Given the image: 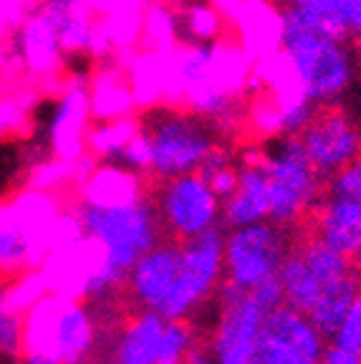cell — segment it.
<instances>
[{
  "label": "cell",
  "instance_id": "6da1fadb",
  "mask_svg": "<svg viewBox=\"0 0 361 364\" xmlns=\"http://www.w3.org/2000/svg\"><path fill=\"white\" fill-rule=\"evenodd\" d=\"M250 74L253 58L230 36L217 43H180L167 53L164 102L190 109L225 129L240 112Z\"/></svg>",
  "mask_w": 361,
  "mask_h": 364
},
{
  "label": "cell",
  "instance_id": "7a4b0ae2",
  "mask_svg": "<svg viewBox=\"0 0 361 364\" xmlns=\"http://www.w3.org/2000/svg\"><path fill=\"white\" fill-rule=\"evenodd\" d=\"M281 51L301 94L318 109L339 107L354 89L361 61L351 38L323 33L288 3H283Z\"/></svg>",
  "mask_w": 361,
  "mask_h": 364
},
{
  "label": "cell",
  "instance_id": "3957f363",
  "mask_svg": "<svg viewBox=\"0 0 361 364\" xmlns=\"http://www.w3.org/2000/svg\"><path fill=\"white\" fill-rule=\"evenodd\" d=\"M136 119L149 147L147 175L154 180L200 172L220 144V127L177 104H154L141 109Z\"/></svg>",
  "mask_w": 361,
  "mask_h": 364
},
{
  "label": "cell",
  "instance_id": "277c9868",
  "mask_svg": "<svg viewBox=\"0 0 361 364\" xmlns=\"http://www.w3.org/2000/svg\"><path fill=\"white\" fill-rule=\"evenodd\" d=\"M94 347V316L79 299L45 294L23 316V364H86Z\"/></svg>",
  "mask_w": 361,
  "mask_h": 364
},
{
  "label": "cell",
  "instance_id": "5b68a950",
  "mask_svg": "<svg viewBox=\"0 0 361 364\" xmlns=\"http://www.w3.org/2000/svg\"><path fill=\"white\" fill-rule=\"evenodd\" d=\"M258 152L268 175V220L283 228H296L316 208L323 193V180L308 162L298 136L281 134L263 139Z\"/></svg>",
  "mask_w": 361,
  "mask_h": 364
},
{
  "label": "cell",
  "instance_id": "8992f818",
  "mask_svg": "<svg viewBox=\"0 0 361 364\" xmlns=\"http://www.w3.org/2000/svg\"><path fill=\"white\" fill-rule=\"evenodd\" d=\"M76 210L84 223V233L102 245L109 266L124 279V284L131 266L164 238V230L149 198L126 208L79 205Z\"/></svg>",
  "mask_w": 361,
  "mask_h": 364
},
{
  "label": "cell",
  "instance_id": "52a82bcc",
  "mask_svg": "<svg viewBox=\"0 0 361 364\" xmlns=\"http://www.w3.org/2000/svg\"><path fill=\"white\" fill-rule=\"evenodd\" d=\"M225 230L210 228L195 238L180 240V271L170 299L164 304V318H190L208 301H212L225 284Z\"/></svg>",
  "mask_w": 361,
  "mask_h": 364
},
{
  "label": "cell",
  "instance_id": "ba28073f",
  "mask_svg": "<svg viewBox=\"0 0 361 364\" xmlns=\"http://www.w3.org/2000/svg\"><path fill=\"white\" fill-rule=\"evenodd\" d=\"M288 230L291 228H283L273 220L227 228L225 248H222L225 284L253 291L266 281L278 279L288 250L293 248Z\"/></svg>",
  "mask_w": 361,
  "mask_h": 364
},
{
  "label": "cell",
  "instance_id": "9c48e42d",
  "mask_svg": "<svg viewBox=\"0 0 361 364\" xmlns=\"http://www.w3.org/2000/svg\"><path fill=\"white\" fill-rule=\"evenodd\" d=\"M311 228L318 240L361 266V157L323 180Z\"/></svg>",
  "mask_w": 361,
  "mask_h": 364
},
{
  "label": "cell",
  "instance_id": "30bf717a",
  "mask_svg": "<svg viewBox=\"0 0 361 364\" xmlns=\"http://www.w3.org/2000/svg\"><path fill=\"white\" fill-rule=\"evenodd\" d=\"M149 200L164 235L172 240L195 238L210 228L222 225V200L200 172L157 180Z\"/></svg>",
  "mask_w": 361,
  "mask_h": 364
},
{
  "label": "cell",
  "instance_id": "8fae6325",
  "mask_svg": "<svg viewBox=\"0 0 361 364\" xmlns=\"http://www.w3.org/2000/svg\"><path fill=\"white\" fill-rule=\"evenodd\" d=\"M268 309L250 291L222 284L217 316L210 334V352L217 364H258L260 329Z\"/></svg>",
  "mask_w": 361,
  "mask_h": 364
},
{
  "label": "cell",
  "instance_id": "7c38bea8",
  "mask_svg": "<svg viewBox=\"0 0 361 364\" xmlns=\"http://www.w3.org/2000/svg\"><path fill=\"white\" fill-rule=\"evenodd\" d=\"M326 347L328 339L308 314L281 304L263 318L258 364H318Z\"/></svg>",
  "mask_w": 361,
  "mask_h": 364
},
{
  "label": "cell",
  "instance_id": "4fadbf2b",
  "mask_svg": "<svg viewBox=\"0 0 361 364\" xmlns=\"http://www.w3.org/2000/svg\"><path fill=\"white\" fill-rule=\"evenodd\" d=\"M298 139L321 180H328L333 172L361 157V124L339 107L318 109Z\"/></svg>",
  "mask_w": 361,
  "mask_h": 364
},
{
  "label": "cell",
  "instance_id": "5bb4252c",
  "mask_svg": "<svg viewBox=\"0 0 361 364\" xmlns=\"http://www.w3.org/2000/svg\"><path fill=\"white\" fill-rule=\"evenodd\" d=\"M94 122L89 99V76H68L58 89L48 114V144L53 157L79 162L86 157V134Z\"/></svg>",
  "mask_w": 361,
  "mask_h": 364
},
{
  "label": "cell",
  "instance_id": "9a60e30c",
  "mask_svg": "<svg viewBox=\"0 0 361 364\" xmlns=\"http://www.w3.org/2000/svg\"><path fill=\"white\" fill-rule=\"evenodd\" d=\"M11 51L18 61V68L31 79H53L61 74L66 63L56 26L41 6L23 13V18L13 28Z\"/></svg>",
  "mask_w": 361,
  "mask_h": 364
},
{
  "label": "cell",
  "instance_id": "2e32d148",
  "mask_svg": "<svg viewBox=\"0 0 361 364\" xmlns=\"http://www.w3.org/2000/svg\"><path fill=\"white\" fill-rule=\"evenodd\" d=\"M177 271H180V240L162 238L131 266L126 276L124 286L134 306L162 314L177 284Z\"/></svg>",
  "mask_w": 361,
  "mask_h": 364
},
{
  "label": "cell",
  "instance_id": "e0dca14e",
  "mask_svg": "<svg viewBox=\"0 0 361 364\" xmlns=\"http://www.w3.org/2000/svg\"><path fill=\"white\" fill-rule=\"evenodd\" d=\"M283 3L281 0H240L227 13V36L253 61L281 48Z\"/></svg>",
  "mask_w": 361,
  "mask_h": 364
},
{
  "label": "cell",
  "instance_id": "ac0fdd59",
  "mask_svg": "<svg viewBox=\"0 0 361 364\" xmlns=\"http://www.w3.org/2000/svg\"><path fill=\"white\" fill-rule=\"evenodd\" d=\"M76 188L79 205L89 208H126L149 198L144 175L122 162H94Z\"/></svg>",
  "mask_w": 361,
  "mask_h": 364
},
{
  "label": "cell",
  "instance_id": "d6986e66",
  "mask_svg": "<svg viewBox=\"0 0 361 364\" xmlns=\"http://www.w3.org/2000/svg\"><path fill=\"white\" fill-rule=\"evenodd\" d=\"M271 195H268V175L260 162V152H250L240 159L237 185L222 200V225L237 228L250 223L268 220Z\"/></svg>",
  "mask_w": 361,
  "mask_h": 364
},
{
  "label": "cell",
  "instance_id": "ffe728a7",
  "mask_svg": "<svg viewBox=\"0 0 361 364\" xmlns=\"http://www.w3.org/2000/svg\"><path fill=\"white\" fill-rule=\"evenodd\" d=\"M13 203L18 208L23 233L28 240L31 268H38L43 258L51 253L53 230H56V223L63 213V203L58 193H48V190L38 188H26L13 198Z\"/></svg>",
  "mask_w": 361,
  "mask_h": 364
},
{
  "label": "cell",
  "instance_id": "44dd1931",
  "mask_svg": "<svg viewBox=\"0 0 361 364\" xmlns=\"http://www.w3.org/2000/svg\"><path fill=\"white\" fill-rule=\"evenodd\" d=\"M167 318L157 311H139L126 318L117 336L112 352V364H154L162 347Z\"/></svg>",
  "mask_w": 361,
  "mask_h": 364
},
{
  "label": "cell",
  "instance_id": "7402d4cb",
  "mask_svg": "<svg viewBox=\"0 0 361 364\" xmlns=\"http://www.w3.org/2000/svg\"><path fill=\"white\" fill-rule=\"evenodd\" d=\"M91 117L99 119H119L139 114L134 91L126 79L124 66H99L89 79Z\"/></svg>",
  "mask_w": 361,
  "mask_h": 364
},
{
  "label": "cell",
  "instance_id": "603a6c76",
  "mask_svg": "<svg viewBox=\"0 0 361 364\" xmlns=\"http://www.w3.org/2000/svg\"><path fill=\"white\" fill-rule=\"evenodd\" d=\"M182 43H217L227 38V16L212 0H177Z\"/></svg>",
  "mask_w": 361,
  "mask_h": 364
},
{
  "label": "cell",
  "instance_id": "cb8c5ba5",
  "mask_svg": "<svg viewBox=\"0 0 361 364\" xmlns=\"http://www.w3.org/2000/svg\"><path fill=\"white\" fill-rule=\"evenodd\" d=\"M124 71L131 84V91H134L139 112L164 102V94H167V53L139 48L129 58V66Z\"/></svg>",
  "mask_w": 361,
  "mask_h": 364
},
{
  "label": "cell",
  "instance_id": "d4e9b609",
  "mask_svg": "<svg viewBox=\"0 0 361 364\" xmlns=\"http://www.w3.org/2000/svg\"><path fill=\"white\" fill-rule=\"evenodd\" d=\"M139 132V119L134 117H119V119H99L91 122L86 134V154L96 162H119L126 144Z\"/></svg>",
  "mask_w": 361,
  "mask_h": 364
},
{
  "label": "cell",
  "instance_id": "484cf974",
  "mask_svg": "<svg viewBox=\"0 0 361 364\" xmlns=\"http://www.w3.org/2000/svg\"><path fill=\"white\" fill-rule=\"evenodd\" d=\"M180 43H182V38H180V23H177L175 6L162 3V0L147 3L144 16H141L139 48L170 53V51H175Z\"/></svg>",
  "mask_w": 361,
  "mask_h": 364
},
{
  "label": "cell",
  "instance_id": "4316f807",
  "mask_svg": "<svg viewBox=\"0 0 361 364\" xmlns=\"http://www.w3.org/2000/svg\"><path fill=\"white\" fill-rule=\"evenodd\" d=\"M31 268L28 240L13 200L0 203V273H21Z\"/></svg>",
  "mask_w": 361,
  "mask_h": 364
},
{
  "label": "cell",
  "instance_id": "83f0119b",
  "mask_svg": "<svg viewBox=\"0 0 361 364\" xmlns=\"http://www.w3.org/2000/svg\"><path fill=\"white\" fill-rule=\"evenodd\" d=\"M359 289H361V273L356 271V273H351L349 279L328 286V289L318 296V301L313 304L308 316L313 318V324L323 331L326 339H331L336 326L341 324V318H344V314L349 311L351 301H354V296L359 294Z\"/></svg>",
  "mask_w": 361,
  "mask_h": 364
},
{
  "label": "cell",
  "instance_id": "f1b7e54d",
  "mask_svg": "<svg viewBox=\"0 0 361 364\" xmlns=\"http://www.w3.org/2000/svg\"><path fill=\"white\" fill-rule=\"evenodd\" d=\"M286 3L323 33L336 36V38H351L346 0H286Z\"/></svg>",
  "mask_w": 361,
  "mask_h": 364
},
{
  "label": "cell",
  "instance_id": "f546056e",
  "mask_svg": "<svg viewBox=\"0 0 361 364\" xmlns=\"http://www.w3.org/2000/svg\"><path fill=\"white\" fill-rule=\"evenodd\" d=\"M237 172H240V159L232 157L222 144H217L212 149V154L203 162V167H200V175L205 177V182L220 200H225L235 190Z\"/></svg>",
  "mask_w": 361,
  "mask_h": 364
},
{
  "label": "cell",
  "instance_id": "4dcf8cb0",
  "mask_svg": "<svg viewBox=\"0 0 361 364\" xmlns=\"http://www.w3.org/2000/svg\"><path fill=\"white\" fill-rule=\"evenodd\" d=\"M195 344H198V336L187 318H167L162 347L154 364H185V357Z\"/></svg>",
  "mask_w": 361,
  "mask_h": 364
},
{
  "label": "cell",
  "instance_id": "1f68e13d",
  "mask_svg": "<svg viewBox=\"0 0 361 364\" xmlns=\"http://www.w3.org/2000/svg\"><path fill=\"white\" fill-rule=\"evenodd\" d=\"M6 289V299L16 311H21L26 316L28 309H33L36 304L48 294V286H45V279L41 268H26L21 271L16 281L11 286H3Z\"/></svg>",
  "mask_w": 361,
  "mask_h": 364
},
{
  "label": "cell",
  "instance_id": "d6a6232c",
  "mask_svg": "<svg viewBox=\"0 0 361 364\" xmlns=\"http://www.w3.org/2000/svg\"><path fill=\"white\" fill-rule=\"evenodd\" d=\"M23 341V314L8 304L6 289H0V352L3 354H21Z\"/></svg>",
  "mask_w": 361,
  "mask_h": 364
},
{
  "label": "cell",
  "instance_id": "836d02e7",
  "mask_svg": "<svg viewBox=\"0 0 361 364\" xmlns=\"http://www.w3.org/2000/svg\"><path fill=\"white\" fill-rule=\"evenodd\" d=\"M328 341L361 357V289H359V294L354 296L349 311L344 314L341 324L336 326V331H333Z\"/></svg>",
  "mask_w": 361,
  "mask_h": 364
},
{
  "label": "cell",
  "instance_id": "e575fe53",
  "mask_svg": "<svg viewBox=\"0 0 361 364\" xmlns=\"http://www.w3.org/2000/svg\"><path fill=\"white\" fill-rule=\"evenodd\" d=\"M119 162H122V165H126V167H131V170L141 172V175H147V170H149V147H147V139H144V134H141V132H136L134 139L126 144V149L122 152Z\"/></svg>",
  "mask_w": 361,
  "mask_h": 364
},
{
  "label": "cell",
  "instance_id": "d590c367",
  "mask_svg": "<svg viewBox=\"0 0 361 364\" xmlns=\"http://www.w3.org/2000/svg\"><path fill=\"white\" fill-rule=\"evenodd\" d=\"M23 104L16 102V99H6L0 102V136H6L8 132L23 127Z\"/></svg>",
  "mask_w": 361,
  "mask_h": 364
},
{
  "label": "cell",
  "instance_id": "8d00e7d4",
  "mask_svg": "<svg viewBox=\"0 0 361 364\" xmlns=\"http://www.w3.org/2000/svg\"><path fill=\"white\" fill-rule=\"evenodd\" d=\"M318 364H361V357H359V354L346 352V349L336 347V344H331V341H328L326 352H323V357H321V362H318Z\"/></svg>",
  "mask_w": 361,
  "mask_h": 364
},
{
  "label": "cell",
  "instance_id": "74e56055",
  "mask_svg": "<svg viewBox=\"0 0 361 364\" xmlns=\"http://www.w3.org/2000/svg\"><path fill=\"white\" fill-rule=\"evenodd\" d=\"M346 16H349L351 41H361V0H346Z\"/></svg>",
  "mask_w": 361,
  "mask_h": 364
},
{
  "label": "cell",
  "instance_id": "f35d334b",
  "mask_svg": "<svg viewBox=\"0 0 361 364\" xmlns=\"http://www.w3.org/2000/svg\"><path fill=\"white\" fill-rule=\"evenodd\" d=\"M185 364H217V362H215V357H212L210 349L195 344V347L190 349V354L185 357Z\"/></svg>",
  "mask_w": 361,
  "mask_h": 364
},
{
  "label": "cell",
  "instance_id": "ab89813d",
  "mask_svg": "<svg viewBox=\"0 0 361 364\" xmlns=\"http://www.w3.org/2000/svg\"><path fill=\"white\" fill-rule=\"evenodd\" d=\"M212 3H215V6H217V8H220V11L225 13V16H227V13H230L232 8H235L237 3H240V0H212Z\"/></svg>",
  "mask_w": 361,
  "mask_h": 364
},
{
  "label": "cell",
  "instance_id": "60d3db41",
  "mask_svg": "<svg viewBox=\"0 0 361 364\" xmlns=\"http://www.w3.org/2000/svg\"><path fill=\"white\" fill-rule=\"evenodd\" d=\"M359 61H361V41H359Z\"/></svg>",
  "mask_w": 361,
  "mask_h": 364
},
{
  "label": "cell",
  "instance_id": "b9f144b4",
  "mask_svg": "<svg viewBox=\"0 0 361 364\" xmlns=\"http://www.w3.org/2000/svg\"><path fill=\"white\" fill-rule=\"evenodd\" d=\"M281 3H286V0H281Z\"/></svg>",
  "mask_w": 361,
  "mask_h": 364
}]
</instances>
